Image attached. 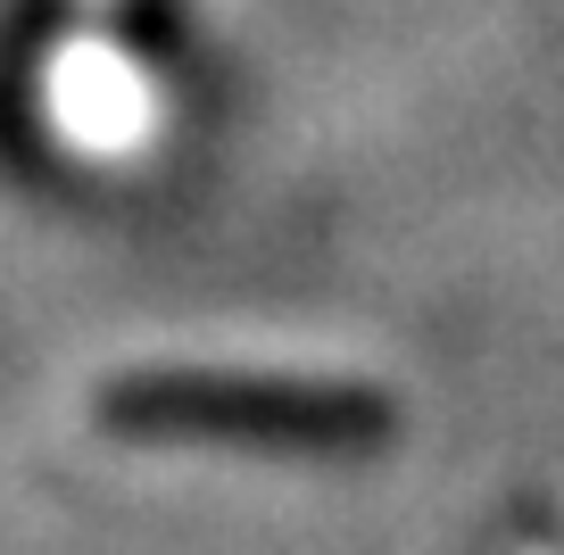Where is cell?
Segmentation results:
<instances>
[{"instance_id": "1", "label": "cell", "mask_w": 564, "mask_h": 555, "mask_svg": "<svg viewBox=\"0 0 564 555\" xmlns=\"http://www.w3.org/2000/svg\"><path fill=\"white\" fill-rule=\"evenodd\" d=\"M34 133L75 166H133L166 133V84L133 42V9H75L34 51Z\"/></svg>"}]
</instances>
